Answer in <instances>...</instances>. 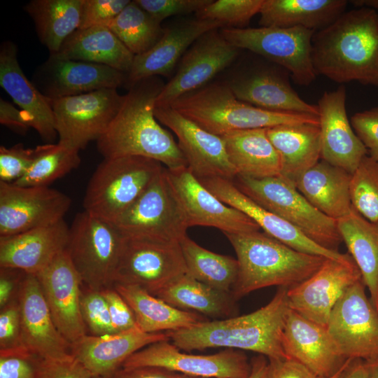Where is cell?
Returning a JSON list of instances; mask_svg holds the SVG:
<instances>
[{"instance_id":"cell-1","label":"cell","mask_w":378,"mask_h":378,"mask_svg":"<svg viewBox=\"0 0 378 378\" xmlns=\"http://www.w3.org/2000/svg\"><path fill=\"white\" fill-rule=\"evenodd\" d=\"M164 84L158 76L130 86L106 132L97 141L104 158L141 156L161 162L168 169L188 167L178 143L154 113Z\"/></svg>"},{"instance_id":"cell-2","label":"cell","mask_w":378,"mask_h":378,"mask_svg":"<svg viewBox=\"0 0 378 378\" xmlns=\"http://www.w3.org/2000/svg\"><path fill=\"white\" fill-rule=\"evenodd\" d=\"M317 75L378 88V13L360 7L343 13L312 37Z\"/></svg>"},{"instance_id":"cell-3","label":"cell","mask_w":378,"mask_h":378,"mask_svg":"<svg viewBox=\"0 0 378 378\" xmlns=\"http://www.w3.org/2000/svg\"><path fill=\"white\" fill-rule=\"evenodd\" d=\"M288 290L286 287H278L269 303L251 313L208 320L167 334L173 344L186 351L226 347L251 351L268 359L288 358L281 343L290 309Z\"/></svg>"},{"instance_id":"cell-4","label":"cell","mask_w":378,"mask_h":378,"mask_svg":"<svg viewBox=\"0 0 378 378\" xmlns=\"http://www.w3.org/2000/svg\"><path fill=\"white\" fill-rule=\"evenodd\" d=\"M223 234L239 264L230 293L235 301L265 287L290 288L314 274L328 258L296 251L264 232Z\"/></svg>"},{"instance_id":"cell-5","label":"cell","mask_w":378,"mask_h":378,"mask_svg":"<svg viewBox=\"0 0 378 378\" xmlns=\"http://www.w3.org/2000/svg\"><path fill=\"white\" fill-rule=\"evenodd\" d=\"M206 131L222 136L282 125L319 124L318 115L272 111L238 99L225 82L209 83L168 105Z\"/></svg>"},{"instance_id":"cell-6","label":"cell","mask_w":378,"mask_h":378,"mask_svg":"<svg viewBox=\"0 0 378 378\" xmlns=\"http://www.w3.org/2000/svg\"><path fill=\"white\" fill-rule=\"evenodd\" d=\"M164 168L161 162L141 156L104 158L86 188L84 211L113 223Z\"/></svg>"},{"instance_id":"cell-7","label":"cell","mask_w":378,"mask_h":378,"mask_svg":"<svg viewBox=\"0 0 378 378\" xmlns=\"http://www.w3.org/2000/svg\"><path fill=\"white\" fill-rule=\"evenodd\" d=\"M244 194L280 216L321 247L338 251L343 241L337 220L321 213L281 176L253 178L237 175L232 181Z\"/></svg>"},{"instance_id":"cell-8","label":"cell","mask_w":378,"mask_h":378,"mask_svg":"<svg viewBox=\"0 0 378 378\" xmlns=\"http://www.w3.org/2000/svg\"><path fill=\"white\" fill-rule=\"evenodd\" d=\"M124 242L113 223L85 211L75 216L66 249L85 288L100 291L113 286Z\"/></svg>"},{"instance_id":"cell-9","label":"cell","mask_w":378,"mask_h":378,"mask_svg":"<svg viewBox=\"0 0 378 378\" xmlns=\"http://www.w3.org/2000/svg\"><path fill=\"white\" fill-rule=\"evenodd\" d=\"M126 239L179 242L189 227L165 167L113 223Z\"/></svg>"},{"instance_id":"cell-10","label":"cell","mask_w":378,"mask_h":378,"mask_svg":"<svg viewBox=\"0 0 378 378\" xmlns=\"http://www.w3.org/2000/svg\"><path fill=\"white\" fill-rule=\"evenodd\" d=\"M220 31L232 46L255 53L288 71L298 85L308 86L317 76L312 61L314 31L303 27L231 28Z\"/></svg>"},{"instance_id":"cell-11","label":"cell","mask_w":378,"mask_h":378,"mask_svg":"<svg viewBox=\"0 0 378 378\" xmlns=\"http://www.w3.org/2000/svg\"><path fill=\"white\" fill-rule=\"evenodd\" d=\"M123 99L117 89L111 88L51 99L58 142L80 150L90 141H97Z\"/></svg>"},{"instance_id":"cell-12","label":"cell","mask_w":378,"mask_h":378,"mask_svg":"<svg viewBox=\"0 0 378 378\" xmlns=\"http://www.w3.org/2000/svg\"><path fill=\"white\" fill-rule=\"evenodd\" d=\"M360 280L349 286L333 307L326 329L346 359L378 356V312Z\"/></svg>"},{"instance_id":"cell-13","label":"cell","mask_w":378,"mask_h":378,"mask_svg":"<svg viewBox=\"0 0 378 378\" xmlns=\"http://www.w3.org/2000/svg\"><path fill=\"white\" fill-rule=\"evenodd\" d=\"M186 273L179 242L125 238L113 284L137 286L155 295Z\"/></svg>"},{"instance_id":"cell-14","label":"cell","mask_w":378,"mask_h":378,"mask_svg":"<svg viewBox=\"0 0 378 378\" xmlns=\"http://www.w3.org/2000/svg\"><path fill=\"white\" fill-rule=\"evenodd\" d=\"M156 367L204 378H248L251 363L245 354L227 349L211 355L181 352L169 340L149 344L130 356L121 368Z\"/></svg>"},{"instance_id":"cell-15","label":"cell","mask_w":378,"mask_h":378,"mask_svg":"<svg viewBox=\"0 0 378 378\" xmlns=\"http://www.w3.org/2000/svg\"><path fill=\"white\" fill-rule=\"evenodd\" d=\"M71 205L66 194L48 186H20L0 181V237L54 224Z\"/></svg>"},{"instance_id":"cell-16","label":"cell","mask_w":378,"mask_h":378,"mask_svg":"<svg viewBox=\"0 0 378 378\" xmlns=\"http://www.w3.org/2000/svg\"><path fill=\"white\" fill-rule=\"evenodd\" d=\"M219 29L201 36L185 52L175 75L158 94L155 106H168L180 97L209 84L236 59L239 49L230 44Z\"/></svg>"},{"instance_id":"cell-17","label":"cell","mask_w":378,"mask_h":378,"mask_svg":"<svg viewBox=\"0 0 378 378\" xmlns=\"http://www.w3.org/2000/svg\"><path fill=\"white\" fill-rule=\"evenodd\" d=\"M361 279V273L349 253L342 259L326 258L314 274L288 288L289 307L303 317L326 327L337 300L349 286Z\"/></svg>"},{"instance_id":"cell-18","label":"cell","mask_w":378,"mask_h":378,"mask_svg":"<svg viewBox=\"0 0 378 378\" xmlns=\"http://www.w3.org/2000/svg\"><path fill=\"white\" fill-rule=\"evenodd\" d=\"M154 113L159 122L176 136L188 167L197 178L233 181L237 176L220 136L206 131L169 106H155Z\"/></svg>"},{"instance_id":"cell-19","label":"cell","mask_w":378,"mask_h":378,"mask_svg":"<svg viewBox=\"0 0 378 378\" xmlns=\"http://www.w3.org/2000/svg\"><path fill=\"white\" fill-rule=\"evenodd\" d=\"M167 176L181 204L189 227L207 226L223 233L259 231V226L239 210L211 193L188 167L168 169Z\"/></svg>"},{"instance_id":"cell-20","label":"cell","mask_w":378,"mask_h":378,"mask_svg":"<svg viewBox=\"0 0 378 378\" xmlns=\"http://www.w3.org/2000/svg\"><path fill=\"white\" fill-rule=\"evenodd\" d=\"M36 276L55 326L72 346L87 328L80 312L83 282L66 249Z\"/></svg>"},{"instance_id":"cell-21","label":"cell","mask_w":378,"mask_h":378,"mask_svg":"<svg viewBox=\"0 0 378 378\" xmlns=\"http://www.w3.org/2000/svg\"><path fill=\"white\" fill-rule=\"evenodd\" d=\"M289 76L288 71L272 62L242 71L225 83L238 99L254 106L318 115V106L306 102L298 94Z\"/></svg>"},{"instance_id":"cell-22","label":"cell","mask_w":378,"mask_h":378,"mask_svg":"<svg viewBox=\"0 0 378 378\" xmlns=\"http://www.w3.org/2000/svg\"><path fill=\"white\" fill-rule=\"evenodd\" d=\"M18 300L25 348L43 360H64L74 358L71 345L55 326L36 275L25 274Z\"/></svg>"},{"instance_id":"cell-23","label":"cell","mask_w":378,"mask_h":378,"mask_svg":"<svg viewBox=\"0 0 378 378\" xmlns=\"http://www.w3.org/2000/svg\"><path fill=\"white\" fill-rule=\"evenodd\" d=\"M126 81V74L110 66L50 55L37 71L34 84L46 97L55 99L102 89H117Z\"/></svg>"},{"instance_id":"cell-24","label":"cell","mask_w":378,"mask_h":378,"mask_svg":"<svg viewBox=\"0 0 378 378\" xmlns=\"http://www.w3.org/2000/svg\"><path fill=\"white\" fill-rule=\"evenodd\" d=\"M346 99L342 85L325 92L318 100L321 159L352 174L368 153L348 119Z\"/></svg>"},{"instance_id":"cell-25","label":"cell","mask_w":378,"mask_h":378,"mask_svg":"<svg viewBox=\"0 0 378 378\" xmlns=\"http://www.w3.org/2000/svg\"><path fill=\"white\" fill-rule=\"evenodd\" d=\"M281 343L288 358L300 362L318 377H332L348 360L337 349L326 327L290 308L286 318Z\"/></svg>"},{"instance_id":"cell-26","label":"cell","mask_w":378,"mask_h":378,"mask_svg":"<svg viewBox=\"0 0 378 378\" xmlns=\"http://www.w3.org/2000/svg\"><path fill=\"white\" fill-rule=\"evenodd\" d=\"M200 182L216 197L252 219L264 232L300 252L342 259L346 253L321 247L305 236L295 226L265 209L244 194L228 179L212 177L200 179Z\"/></svg>"},{"instance_id":"cell-27","label":"cell","mask_w":378,"mask_h":378,"mask_svg":"<svg viewBox=\"0 0 378 378\" xmlns=\"http://www.w3.org/2000/svg\"><path fill=\"white\" fill-rule=\"evenodd\" d=\"M69 232L63 219L50 225L0 237V267L37 275L66 248Z\"/></svg>"},{"instance_id":"cell-28","label":"cell","mask_w":378,"mask_h":378,"mask_svg":"<svg viewBox=\"0 0 378 378\" xmlns=\"http://www.w3.org/2000/svg\"><path fill=\"white\" fill-rule=\"evenodd\" d=\"M225 27L222 22L196 18L164 29L159 41L149 50L135 55L126 83L132 86L153 76H169L177 62L193 43L206 32Z\"/></svg>"},{"instance_id":"cell-29","label":"cell","mask_w":378,"mask_h":378,"mask_svg":"<svg viewBox=\"0 0 378 378\" xmlns=\"http://www.w3.org/2000/svg\"><path fill=\"white\" fill-rule=\"evenodd\" d=\"M164 340H169L167 332L146 333L136 327L102 336L86 335L71 346V354L93 377L110 378L133 354Z\"/></svg>"},{"instance_id":"cell-30","label":"cell","mask_w":378,"mask_h":378,"mask_svg":"<svg viewBox=\"0 0 378 378\" xmlns=\"http://www.w3.org/2000/svg\"><path fill=\"white\" fill-rule=\"evenodd\" d=\"M0 85L27 113L31 127L46 144H52L57 133L51 99L24 74L18 61L16 46L10 41L4 42L0 48Z\"/></svg>"},{"instance_id":"cell-31","label":"cell","mask_w":378,"mask_h":378,"mask_svg":"<svg viewBox=\"0 0 378 378\" xmlns=\"http://www.w3.org/2000/svg\"><path fill=\"white\" fill-rule=\"evenodd\" d=\"M351 174L320 160L294 181L297 190L327 216L338 220L352 208L350 197Z\"/></svg>"},{"instance_id":"cell-32","label":"cell","mask_w":378,"mask_h":378,"mask_svg":"<svg viewBox=\"0 0 378 378\" xmlns=\"http://www.w3.org/2000/svg\"><path fill=\"white\" fill-rule=\"evenodd\" d=\"M56 57L106 65L127 74L134 55L106 26L78 29L64 42Z\"/></svg>"},{"instance_id":"cell-33","label":"cell","mask_w":378,"mask_h":378,"mask_svg":"<svg viewBox=\"0 0 378 378\" xmlns=\"http://www.w3.org/2000/svg\"><path fill=\"white\" fill-rule=\"evenodd\" d=\"M346 0H263L259 24L265 27H303L321 30L345 12Z\"/></svg>"},{"instance_id":"cell-34","label":"cell","mask_w":378,"mask_h":378,"mask_svg":"<svg viewBox=\"0 0 378 378\" xmlns=\"http://www.w3.org/2000/svg\"><path fill=\"white\" fill-rule=\"evenodd\" d=\"M267 134L281 159L280 176L293 183L321 160L319 124L278 125L267 128Z\"/></svg>"},{"instance_id":"cell-35","label":"cell","mask_w":378,"mask_h":378,"mask_svg":"<svg viewBox=\"0 0 378 378\" xmlns=\"http://www.w3.org/2000/svg\"><path fill=\"white\" fill-rule=\"evenodd\" d=\"M220 136L237 175L264 178L281 174V159L267 128L237 130Z\"/></svg>"},{"instance_id":"cell-36","label":"cell","mask_w":378,"mask_h":378,"mask_svg":"<svg viewBox=\"0 0 378 378\" xmlns=\"http://www.w3.org/2000/svg\"><path fill=\"white\" fill-rule=\"evenodd\" d=\"M113 287L129 304L137 327L144 332L175 331L208 321L198 313L177 309L139 286L114 284Z\"/></svg>"},{"instance_id":"cell-37","label":"cell","mask_w":378,"mask_h":378,"mask_svg":"<svg viewBox=\"0 0 378 378\" xmlns=\"http://www.w3.org/2000/svg\"><path fill=\"white\" fill-rule=\"evenodd\" d=\"M337 225L378 312V223L367 220L352 206L346 215L337 220Z\"/></svg>"},{"instance_id":"cell-38","label":"cell","mask_w":378,"mask_h":378,"mask_svg":"<svg viewBox=\"0 0 378 378\" xmlns=\"http://www.w3.org/2000/svg\"><path fill=\"white\" fill-rule=\"evenodd\" d=\"M170 305L216 319L233 317L235 300L230 293L213 288L188 274L176 278L155 295Z\"/></svg>"},{"instance_id":"cell-39","label":"cell","mask_w":378,"mask_h":378,"mask_svg":"<svg viewBox=\"0 0 378 378\" xmlns=\"http://www.w3.org/2000/svg\"><path fill=\"white\" fill-rule=\"evenodd\" d=\"M83 0H31L24 10L32 18L41 42L50 55L78 29Z\"/></svg>"},{"instance_id":"cell-40","label":"cell","mask_w":378,"mask_h":378,"mask_svg":"<svg viewBox=\"0 0 378 378\" xmlns=\"http://www.w3.org/2000/svg\"><path fill=\"white\" fill-rule=\"evenodd\" d=\"M179 244L187 274L213 288L231 293L238 274L237 259L204 248L188 235Z\"/></svg>"},{"instance_id":"cell-41","label":"cell","mask_w":378,"mask_h":378,"mask_svg":"<svg viewBox=\"0 0 378 378\" xmlns=\"http://www.w3.org/2000/svg\"><path fill=\"white\" fill-rule=\"evenodd\" d=\"M135 56L151 49L161 38L164 29L134 1L106 26Z\"/></svg>"},{"instance_id":"cell-42","label":"cell","mask_w":378,"mask_h":378,"mask_svg":"<svg viewBox=\"0 0 378 378\" xmlns=\"http://www.w3.org/2000/svg\"><path fill=\"white\" fill-rule=\"evenodd\" d=\"M36 157L27 173L14 184L20 186H48L77 168L81 159L79 150L62 144L37 146Z\"/></svg>"},{"instance_id":"cell-43","label":"cell","mask_w":378,"mask_h":378,"mask_svg":"<svg viewBox=\"0 0 378 378\" xmlns=\"http://www.w3.org/2000/svg\"><path fill=\"white\" fill-rule=\"evenodd\" d=\"M352 206L365 218L378 223V160L368 155L351 174Z\"/></svg>"},{"instance_id":"cell-44","label":"cell","mask_w":378,"mask_h":378,"mask_svg":"<svg viewBox=\"0 0 378 378\" xmlns=\"http://www.w3.org/2000/svg\"><path fill=\"white\" fill-rule=\"evenodd\" d=\"M262 3L263 0H212L195 15L222 22L225 27L243 29L259 13Z\"/></svg>"},{"instance_id":"cell-45","label":"cell","mask_w":378,"mask_h":378,"mask_svg":"<svg viewBox=\"0 0 378 378\" xmlns=\"http://www.w3.org/2000/svg\"><path fill=\"white\" fill-rule=\"evenodd\" d=\"M85 289L82 290L80 312L86 328L94 336L115 333L108 304L101 290Z\"/></svg>"},{"instance_id":"cell-46","label":"cell","mask_w":378,"mask_h":378,"mask_svg":"<svg viewBox=\"0 0 378 378\" xmlns=\"http://www.w3.org/2000/svg\"><path fill=\"white\" fill-rule=\"evenodd\" d=\"M36 157V148L18 144L0 147V181L14 183L29 170Z\"/></svg>"},{"instance_id":"cell-47","label":"cell","mask_w":378,"mask_h":378,"mask_svg":"<svg viewBox=\"0 0 378 378\" xmlns=\"http://www.w3.org/2000/svg\"><path fill=\"white\" fill-rule=\"evenodd\" d=\"M42 360L26 349L0 352V378H40Z\"/></svg>"},{"instance_id":"cell-48","label":"cell","mask_w":378,"mask_h":378,"mask_svg":"<svg viewBox=\"0 0 378 378\" xmlns=\"http://www.w3.org/2000/svg\"><path fill=\"white\" fill-rule=\"evenodd\" d=\"M26 349L22 338L18 298L0 311V352Z\"/></svg>"},{"instance_id":"cell-49","label":"cell","mask_w":378,"mask_h":378,"mask_svg":"<svg viewBox=\"0 0 378 378\" xmlns=\"http://www.w3.org/2000/svg\"><path fill=\"white\" fill-rule=\"evenodd\" d=\"M130 0H83L78 29L106 26L130 3Z\"/></svg>"},{"instance_id":"cell-50","label":"cell","mask_w":378,"mask_h":378,"mask_svg":"<svg viewBox=\"0 0 378 378\" xmlns=\"http://www.w3.org/2000/svg\"><path fill=\"white\" fill-rule=\"evenodd\" d=\"M140 7L161 22L167 18L197 13L212 0H135Z\"/></svg>"},{"instance_id":"cell-51","label":"cell","mask_w":378,"mask_h":378,"mask_svg":"<svg viewBox=\"0 0 378 378\" xmlns=\"http://www.w3.org/2000/svg\"><path fill=\"white\" fill-rule=\"evenodd\" d=\"M350 122L368 155L378 160V106L356 113Z\"/></svg>"},{"instance_id":"cell-52","label":"cell","mask_w":378,"mask_h":378,"mask_svg":"<svg viewBox=\"0 0 378 378\" xmlns=\"http://www.w3.org/2000/svg\"><path fill=\"white\" fill-rule=\"evenodd\" d=\"M101 292L107 302L111 323L115 332L137 327L132 309L113 286Z\"/></svg>"},{"instance_id":"cell-53","label":"cell","mask_w":378,"mask_h":378,"mask_svg":"<svg viewBox=\"0 0 378 378\" xmlns=\"http://www.w3.org/2000/svg\"><path fill=\"white\" fill-rule=\"evenodd\" d=\"M40 378H93L76 358L64 360H42Z\"/></svg>"},{"instance_id":"cell-54","label":"cell","mask_w":378,"mask_h":378,"mask_svg":"<svg viewBox=\"0 0 378 378\" xmlns=\"http://www.w3.org/2000/svg\"><path fill=\"white\" fill-rule=\"evenodd\" d=\"M268 360L267 378H318L306 366L294 359Z\"/></svg>"},{"instance_id":"cell-55","label":"cell","mask_w":378,"mask_h":378,"mask_svg":"<svg viewBox=\"0 0 378 378\" xmlns=\"http://www.w3.org/2000/svg\"><path fill=\"white\" fill-rule=\"evenodd\" d=\"M26 274L18 269L0 267V309L18 298L20 284Z\"/></svg>"},{"instance_id":"cell-56","label":"cell","mask_w":378,"mask_h":378,"mask_svg":"<svg viewBox=\"0 0 378 378\" xmlns=\"http://www.w3.org/2000/svg\"><path fill=\"white\" fill-rule=\"evenodd\" d=\"M0 122L19 133H24L31 127L30 120L25 111L15 108L11 103L0 99Z\"/></svg>"},{"instance_id":"cell-57","label":"cell","mask_w":378,"mask_h":378,"mask_svg":"<svg viewBox=\"0 0 378 378\" xmlns=\"http://www.w3.org/2000/svg\"><path fill=\"white\" fill-rule=\"evenodd\" d=\"M174 374L156 367L120 368L110 378H173Z\"/></svg>"},{"instance_id":"cell-58","label":"cell","mask_w":378,"mask_h":378,"mask_svg":"<svg viewBox=\"0 0 378 378\" xmlns=\"http://www.w3.org/2000/svg\"><path fill=\"white\" fill-rule=\"evenodd\" d=\"M338 378H369L364 360L349 359Z\"/></svg>"},{"instance_id":"cell-59","label":"cell","mask_w":378,"mask_h":378,"mask_svg":"<svg viewBox=\"0 0 378 378\" xmlns=\"http://www.w3.org/2000/svg\"><path fill=\"white\" fill-rule=\"evenodd\" d=\"M266 356L260 354L251 361V372L248 378H267L269 362Z\"/></svg>"},{"instance_id":"cell-60","label":"cell","mask_w":378,"mask_h":378,"mask_svg":"<svg viewBox=\"0 0 378 378\" xmlns=\"http://www.w3.org/2000/svg\"><path fill=\"white\" fill-rule=\"evenodd\" d=\"M369 378H378V356L364 360Z\"/></svg>"},{"instance_id":"cell-61","label":"cell","mask_w":378,"mask_h":378,"mask_svg":"<svg viewBox=\"0 0 378 378\" xmlns=\"http://www.w3.org/2000/svg\"><path fill=\"white\" fill-rule=\"evenodd\" d=\"M350 2L356 8L365 7L376 11L378 10V0H352Z\"/></svg>"},{"instance_id":"cell-62","label":"cell","mask_w":378,"mask_h":378,"mask_svg":"<svg viewBox=\"0 0 378 378\" xmlns=\"http://www.w3.org/2000/svg\"><path fill=\"white\" fill-rule=\"evenodd\" d=\"M173 378H204V377H193V376L186 375V374L175 372Z\"/></svg>"},{"instance_id":"cell-63","label":"cell","mask_w":378,"mask_h":378,"mask_svg":"<svg viewBox=\"0 0 378 378\" xmlns=\"http://www.w3.org/2000/svg\"><path fill=\"white\" fill-rule=\"evenodd\" d=\"M348 360H349V359H348ZM347 360H346V362H347ZM346 362L345 363V364L343 365V367H342V368L337 373H335L334 375H332V377H329V378H338L339 376H340V374H341L342 370L344 369V366H345ZM318 378H322V377H318Z\"/></svg>"},{"instance_id":"cell-64","label":"cell","mask_w":378,"mask_h":378,"mask_svg":"<svg viewBox=\"0 0 378 378\" xmlns=\"http://www.w3.org/2000/svg\"><path fill=\"white\" fill-rule=\"evenodd\" d=\"M93 378H106V377H93Z\"/></svg>"}]
</instances>
